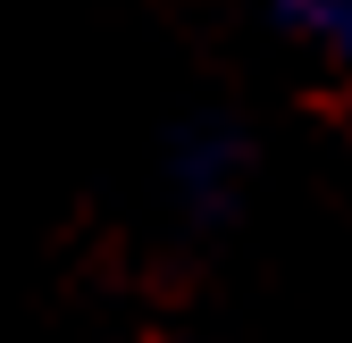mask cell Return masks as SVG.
<instances>
[{
  "label": "cell",
  "instance_id": "1",
  "mask_svg": "<svg viewBox=\"0 0 352 343\" xmlns=\"http://www.w3.org/2000/svg\"><path fill=\"white\" fill-rule=\"evenodd\" d=\"M277 25L294 42H311V51L352 67V0H277Z\"/></svg>",
  "mask_w": 352,
  "mask_h": 343
}]
</instances>
